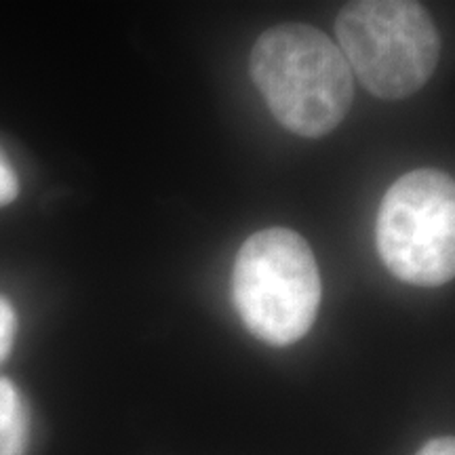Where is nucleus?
Returning <instances> with one entry per match:
<instances>
[{
	"instance_id": "1",
	"label": "nucleus",
	"mask_w": 455,
	"mask_h": 455,
	"mask_svg": "<svg viewBox=\"0 0 455 455\" xmlns=\"http://www.w3.org/2000/svg\"><path fill=\"white\" fill-rule=\"evenodd\" d=\"M249 72L272 116L301 138L331 133L350 110V68L338 44L312 26L266 30L251 51Z\"/></svg>"
},
{
	"instance_id": "2",
	"label": "nucleus",
	"mask_w": 455,
	"mask_h": 455,
	"mask_svg": "<svg viewBox=\"0 0 455 455\" xmlns=\"http://www.w3.org/2000/svg\"><path fill=\"white\" fill-rule=\"evenodd\" d=\"M323 284L310 244L287 228L255 232L232 270V301L244 327L272 346H289L315 325Z\"/></svg>"
},
{
	"instance_id": "3",
	"label": "nucleus",
	"mask_w": 455,
	"mask_h": 455,
	"mask_svg": "<svg viewBox=\"0 0 455 455\" xmlns=\"http://www.w3.org/2000/svg\"><path fill=\"white\" fill-rule=\"evenodd\" d=\"M338 47L369 93L405 100L436 70L441 38L428 11L407 0H361L341 9L335 21Z\"/></svg>"
},
{
	"instance_id": "4",
	"label": "nucleus",
	"mask_w": 455,
	"mask_h": 455,
	"mask_svg": "<svg viewBox=\"0 0 455 455\" xmlns=\"http://www.w3.org/2000/svg\"><path fill=\"white\" fill-rule=\"evenodd\" d=\"M378 251L398 281L441 287L455 272V186L436 169H415L388 188L375 224Z\"/></svg>"
},
{
	"instance_id": "5",
	"label": "nucleus",
	"mask_w": 455,
	"mask_h": 455,
	"mask_svg": "<svg viewBox=\"0 0 455 455\" xmlns=\"http://www.w3.org/2000/svg\"><path fill=\"white\" fill-rule=\"evenodd\" d=\"M30 419L20 390L0 378V455H26Z\"/></svg>"
},
{
	"instance_id": "6",
	"label": "nucleus",
	"mask_w": 455,
	"mask_h": 455,
	"mask_svg": "<svg viewBox=\"0 0 455 455\" xmlns=\"http://www.w3.org/2000/svg\"><path fill=\"white\" fill-rule=\"evenodd\" d=\"M17 331V316L13 306L9 304V299H4L0 295V363L11 355L15 341Z\"/></svg>"
},
{
	"instance_id": "7",
	"label": "nucleus",
	"mask_w": 455,
	"mask_h": 455,
	"mask_svg": "<svg viewBox=\"0 0 455 455\" xmlns=\"http://www.w3.org/2000/svg\"><path fill=\"white\" fill-rule=\"evenodd\" d=\"M20 195V180H17L15 169L11 167L7 156L0 152V207L13 203Z\"/></svg>"
},
{
	"instance_id": "8",
	"label": "nucleus",
	"mask_w": 455,
	"mask_h": 455,
	"mask_svg": "<svg viewBox=\"0 0 455 455\" xmlns=\"http://www.w3.org/2000/svg\"><path fill=\"white\" fill-rule=\"evenodd\" d=\"M415 455H455V441L451 436H439L426 443Z\"/></svg>"
}]
</instances>
